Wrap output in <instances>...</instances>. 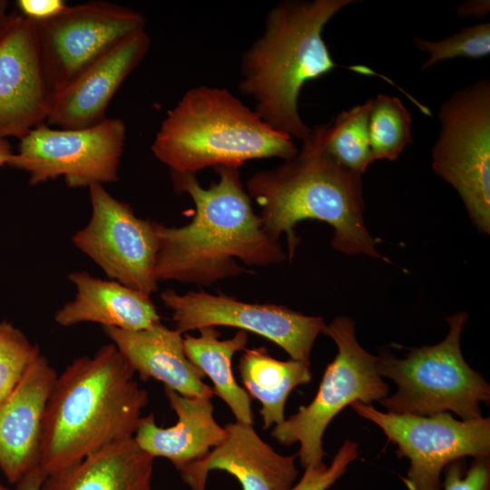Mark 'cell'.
I'll use <instances>...</instances> for the list:
<instances>
[{"label": "cell", "mask_w": 490, "mask_h": 490, "mask_svg": "<svg viewBox=\"0 0 490 490\" xmlns=\"http://www.w3.org/2000/svg\"><path fill=\"white\" fill-rule=\"evenodd\" d=\"M213 169L220 178L207 189L193 173L171 172L174 191L191 197L195 214L181 227L153 221L158 282L210 285L241 274L236 259L249 266H269L286 258L254 212L239 168Z\"/></svg>", "instance_id": "6da1fadb"}, {"label": "cell", "mask_w": 490, "mask_h": 490, "mask_svg": "<svg viewBox=\"0 0 490 490\" xmlns=\"http://www.w3.org/2000/svg\"><path fill=\"white\" fill-rule=\"evenodd\" d=\"M134 375L110 343L74 359L57 376L43 422L38 466L45 477L134 436L149 402Z\"/></svg>", "instance_id": "7a4b0ae2"}, {"label": "cell", "mask_w": 490, "mask_h": 490, "mask_svg": "<svg viewBox=\"0 0 490 490\" xmlns=\"http://www.w3.org/2000/svg\"><path fill=\"white\" fill-rule=\"evenodd\" d=\"M323 134L324 125L311 129L294 157L248 180L246 191L260 208L262 227L278 241L286 234L289 259L299 244L294 227L309 219L333 228L336 250L382 258L365 226L362 174L342 167L324 151Z\"/></svg>", "instance_id": "3957f363"}, {"label": "cell", "mask_w": 490, "mask_h": 490, "mask_svg": "<svg viewBox=\"0 0 490 490\" xmlns=\"http://www.w3.org/2000/svg\"><path fill=\"white\" fill-rule=\"evenodd\" d=\"M355 0H286L271 8L262 34L244 52L239 89L269 125L301 142L311 132L298 109L304 84L336 67L322 37L327 23Z\"/></svg>", "instance_id": "277c9868"}, {"label": "cell", "mask_w": 490, "mask_h": 490, "mask_svg": "<svg viewBox=\"0 0 490 490\" xmlns=\"http://www.w3.org/2000/svg\"><path fill=\"white\" fill-rule=\"evenodd\" d=\"M151 148L171 172L193 174L254 159L289 160L299 151L230 91L206 85L188 90L167 112Z\"/></svg>", "instance_id": "5b68a950"}, {"label": "cell", "mask_w": 490, "mask_h": 490, "mask_svg": "<svg viewBox=\"0 0 490 490\" xmlns=\"http://www.w3.org/2000/svg\"><path fill=\"white\" fill-rule=\"evenodd\" d=\"M466 319V312L446 318L449 331L445 339L413 348L406 358L387 351L377 357L379 375L397 387L379 401L387 412L431 416L450 411L462 420L482 416L480 403H489L490 386L463 358L460 337Z\"/></svg>", "instance_id": "8992f818"}, {"label": "cell", "mask_w": 490, "mask_h": 490, "mask_svg": "<svg viewBox=\"0 0 490 490\" xmlns=\"http://www.w3.org/2000/svg\"><path fill=\"white\" fill-rule=\"evenodd\" d=\"M322 333L336 343L338 354L326 368L317 395L308 406L274 426L270 433L280 445L299 444L297 456L304 469L324 463V432L345 407L355 401H380L389 390L377 371V357L358 343L350 318H335Z\"/></svg>", "instance_id": "52a82bcc"}, {"label": "cell", "mask_w": 490, "mask_h": 490, "mask_svg": "<svg viewBox=\"0 0 490 490\" xmlns=\"http://www.w3.org/2000/svg\"><path fill=\"white\" fill-rule=\"evenodd\" d=\"M434 172L461 196L472 222L490 231V82L456 91L440 107Z\"/></svg>", "instance_id": "ba28073f"}, {"label": "cell", "mask_w": 490, "mask_h": 490, "mask_svg": "<svg viewBox=\"0 0 490 490\" xmlns=\"http://www.w3.org/2000/svg\"><path fill=\"white\" fill-rule=\"evenodd\" d=\"M125 138L126 126L119 118L83 129L44 123L20 139L7 165L25 172L32 186L60 176L70 188L103 185L119 180Z\"/></svg>", "instance_id": "9c48e42d"}, {"label": "cell", "mask_w": 490, "mask_h": 490, "mask_svg": "<svg viewBox=\"0 0 490 490\" xmlns=\"http://www.w3.org/2000/svg\"><path fill=\"white\" fill-rule=\"evenodd\" d=\"M360 416L382 429L410 466L405 479L409 490H441V474L451 462L466 456H490V419L457 420L449 412L416 416L381 412L360 401L349 405Z\"/></svg>", "instance_id": "30bf717a"}, {"label": "cell", "mask_w": 490, "mask_h": 490, "mask_svg": "<svg viewBox=\"0 0 490 490\" xmlns=\"http://www.w3.org/2000/svg\"><path fill=\"white\" fill-rule=\"evenodd\" d=\"M34 23L53 94L122 40L145 29L141 13L106 1L66 5L55 16Z\"/></svg>", "instance_id": "8fae6325"}, {"label": "cell", "mask_w": 490, "mask_h": 490, "mask_svg": "<svg viewBox=\"0 0 490 490\" xmlns=\"http://www.w3.org/2000/svg\"><path fill=\"white\" fill-rule=\"evenodd\" d=\"M88 189L91 218L74 234V245L110 279L151 296L158 289L153 221L138 218L103 184Z\"/></svg>", "instance_id": "7c38bea8"}, {"label": "cell", "mask_w": 490, "mask_h": 490, "mask_svg": "<svg viewBox=\"0 0 490 490\" xmlns=\"http://www.w3.org/2000/svg\"><path fill=\"white\" fill-rule=\"evenodd\" d=\"M163 305L181 334L204 327H233L260 335L284 349L291 359L310 366L317 337L326 326L321 317L307 316L275 304L248 303L224 294L203 290L161 293Z\"/></svg>", "instance_id": "4fadbf2b"}, {"label": "cell", "mask_w": 490, "mask_h": 490, "mask_svg": "<svg viewBox=\"0 0 490 490\" xmlns=\"http://www.w3.org/2000/svg\"><path fill=\"white\" fill-rule=\"evenodd\" d=\"M52 98L34 23L14 13L0 36V138L21 139L45 123Z\"/></svg>", "instance_id": "5bb4252c"}, {"label": "cell", "mask_w": 490, "mask_h": 490, "mask_svg": "<svg viewBox=\"0 0 490 490\" xmlns=\"http://www.w3.org/2000/svg\"><path fill=\"white\" fill-rule=\"evenodd\" d=\"M150 45L151 38L143 29L94 60L53 94L45 124L59 129H83L104 121L111 100L144 59Z\"/></svg>", "instance_id": "9a60e30c"}, {"label": "cell", "mask_w": 490, "mask_h": 490, "mask_svg": "<svg viewBox=\"0 0 490 490\" xmlns=\"http://www.w3.org/2000/svg\"><path fill=\"white\" fill-rule=\"evenodd\" d=\"M226 439L203 457L178 469L191 490H205L208 475L221 470L236 477L242 490H291L299 472L297 456H283L262 440L253 425L228 423Z\"/></svg>", "instance_id": "2e32d148"}, {"label": "cell", "mask_w": 490, "mask_h": 490, "mask_svg": "<svg viewBox=\"0 0 490 490\" xmlns=\"http://www.w3.org/2000/svg\"><path fill=\"white\" fill-rule=\"evenodd\" d=\"M57 376L40 354L0 403V468L12 484L39 466L45 408Z\"/></svg>", "instance_id": "e0dca14e"}, {"label": "cell", "mask_w": 490, "mask_h": 490, "mask_svg": "<svg viewBox=\"0 0 490 490\" xmlns=\"http://www.w3.org/2000/svg\"><path fill=\"white\" fill-rule=\"evenodd\" d=\"M121 354L142 380L153 378L184 397L211 398L213 388L205 375L187 358L183 338L162 322L145 329L103 327Z\"/></svg>", "instance_id": "ac0fdd59"}, {"label": "cell", "mask_w": 490, "mask_h": 490, "mask_svg": "<svg viewBox=\"0 0 490 490\" xmlns=\"http://www.w3.org/2000/svg\"><path fill=\"white\" fill-rule=\"evenodd\" d=\"M164 394L177 415L176 424L159 426L151 413L142 417L133 438L146 453L168 459L178 470L220 446L227 430L213 416L211 398L184 397L167 387Z\"/></svg>", "instance_id": "d6986e66"}, {"label": "cell", "mask_w": 490, "mask_h": 490, "mask_svg": "<svg viewBox=\"0 0 490 490\" xmlns=\"http://www.w3.org/2000/svg\"><path fill=\"white\" fill-rule=\"evenodd\" d=\"M68 279L75 294L54 314V321L61 327L91 322L102 327L141 330L161 322L149 295L86 271H74Z\"/></svg>", "instance_id": "ffe728a7"}, {"label": "cell", "mask_w": 490, "mask_h": 490, "mask_svg": "<svg viewBox=\"0 0 490 490\" xmlns=\"http://www.w3.org/2000/svg\"><path fill=\"white\" fill-rule=\"evenodd\" d=\"M153 463L132 437L47 475L40 490H152Z\"/></svg>", "instance_id": "44dd1931"}, {"label": "cell", "mask_w": 490, "mask_h": 490, "mask_svg": "<svg viewBox=\"0 0 490 490\" xmlns=\"http://www.w3.org/2000/svg\"><path fill=\"white\" fill-rule=\"evenodd\" d=\"M239 371L242 387L250 398L261 404L264 429L285 420L288 397L295 387L312 378L309 365L291 358L276 359L264 347L246 348L239 361Z\"/></svg>", "instance_id": "7402d4cb"}, {"label": "cell", "mask_w": 490, "mask_h": 490, "mask_svg": "<svg viewBox=\"0 0 490 490\" xmlns=\"http://www.w3.org/2000/svg\"><path fill=\"white\" fill-rule=\"evenodd\" d=\"M199 337L187 334L183 348L187 358L200 368L213 384V391L230 407L236 421L253 425L251 398L236 381L232 371V358L245 350L248 332L240 329L231 338L220 340L215 327L198 329Z\"/></svg>", "instance_id": "603a6c76"}, {"label": "cell", "mask_w": 490, "mask_h": 490, "mask_svg": "<svg viewBox=\"0 0 490 490\" xmlns=\"http://www.w3.org/2000/svg\"><path fill=\"white\" fill-rule=\"evenodd\" d=\"M370 100L338 114L324 124L323 148L339 165L363 174L375 162L368 132Z\"/></svg>", "instance_id": "cb8c5ba5"}, {"label": "cell", "mask_w": 490, "mask_h": 490, "mask_svg": "<svg viewBox=\"0 0 490 490\" xmlns=\"http://www.w3.org/2000/svg\"><path fill=\"white\" fill-rule=\"evenodd\" d=\"M411 116L396 96L378 94L370 100L368 132L375 160H396L413 142Z\"/></svg>", "instance_id": "d4e9b609"}, {"label": "cell", "mask_w": 490, "mask_h": 490, "mask_svg": "<svg viewBox=\"0 0 490 490\" xmlns=\"http://www.w3.org/2000/svg\"><path fill=\"white\" fill-rule=\"evenodd\" d=\"M418 50L430 54L421 70H427L436 63L456 57L478 59L490 54V24L481 23L464 27L442 40L432 42L414 37Z\"/></svg>", "instance_id": "484cf974"}, {"label": "cell", "mask_w": 490, "mask_h": 490, "mask_svg": "<svg viewBox=\"0 0 490 490\" xmlns=\"http://www.w3.org/2000/svg\"><path fill=\"white\" fill-rule=\"evenodd\" d=\"M40 349L13 324L0 320V403L15 389Z\"/></svg>", "instance_id": "4316f807"}, {"label": "cell", "mask_w": 490, "mask_h": 490, "mask_svg": "<svg viewBox=\"0 0 490 490\" xmlns=\"http://www.w3.org/2000/svg\"><path fill=\"white\" fill-rule=\"evenodd\" d=\"M358 457V444L347 439L329 466L324 463L305 468L299 483L291 490H328L345 474L348 465Z\"/></svg>", "instance_id": "83f0119b"}, {"label": "cell", "mask_w": 490, "mask_h": 490, "mask_svg": "<svg viewBox=\"0 0 490 490\" xmlns=\"http://www.w3.org/2000/svg\"><path fill=\"white\" fill-rule=\"evenodd\" d=\"M443 471L441 490H490L489 456L474 457L468 468L465 458H458Z\"/></svg>", "instance_id": "f1b7e54d"}, {"label": "cell", "mask_w": 490, "mask_h": 490, "mask_svg": "<svg viewBox=\"0 0 490 490\" xmlns=\"http://www.w3.org/2000/svg\"><path fill=\"white\" fill-rule=\"evenodd\" d=\"M16 4L22 15L33 22L50 19L67 5L63 0H19Z\"/></svg>", "instance_id": "f546056e"}, {"label": "cell", "mask_w": 490, "mask_h": 490, "mask_svg": "<svg viewBox=\"0 0 490 490\" xmlns=\"http://www.w3.org/2000/svg\"><path fill=\"white\" fill-rule=\"evenodd\" d=\"M489 0H470L460 3L456 7V14L459 16L483 18L489 14Z\"/></svg>", "instance_id": "4dcf8cb0"}, {"label": "cell", "mask_w": 490, "mask_h": 490, "mask_svg": "<svg viewBox=\"0 0 490 490\" xmlns=\"http://www.w3.org/2000/svg\"><path fill=\"white\" fill-rule=\"evenodd\" d=\"M45 475L36 466L16 483V490H40Z\"/></svg>", "instance_id": "1f68e13d"}, {"label": "cell", "mask_w": 490, "mask_h": 490, "mask_svg": "<svg viewBox=\"0 0 490 490\" xmlns=\"http://www.w3.org/2000/svg\"><path fill=\"white\" fill-rule=\"evenodd\" d=\"M13 154L14 152L8 141L5 138H0V167L7 164Z\"/></svg>", "instance_id": "d6a6232c"}, {"label": "cell", "mask_w": 490, "mask_h": 490, "mask_svg": "<svg viewBox=\"0 0 490 490\" xmlns=\"http://www.w3.org/2000/svg\"><path fill=\"white\" fill-rule=\"evenodd\" d=\"M7 5L8 3L6 1L0 0V36L2 35L6 27L10 15L6 14Z\"/></svg>", "instance_id": "836d02e7"}, {"label": "cell", "mask_w": 490, "mask_h": 490, "mask_svg": "<svg viewBox=\"0 0 490 490\" xmlns=\"http://www.w3.org/2000/svg\"><path fill=\"white\" fill-rule=\"evenodd\" d=\"M0 490H10V489L0 483Z\"/></svg>", "instance_id": "e575fe53"}]
</instances>
